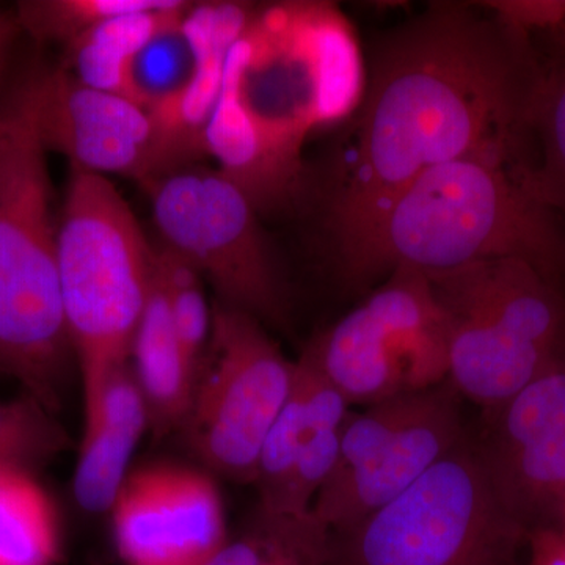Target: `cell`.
I'll return each mask as SVG.
<instances>
[{
	"label": "cell",
	"mask_w": 565,
	"mask_h": 565,
	"mask_svg": "<svg viewBox=\"0 0 565 565\" xmlns=\"http://www.w3.org/2000/svg\"><path fill=\"white\" fill-rule=\"evenodd\" d=\"M462 2H434L370 44L359 109L318 193L340 275L394 200L435 167L490 158L531 170L544 62L530 35Z\"/></svg>",
	"instance_id": "obj_1"
},
{
	"label": "cell",
	"mask_w": 565,
	"mask_h": 565,
	"mask_svg": "<svg viewBox=\"0 0 565 565\" xmlns=\"http://www.w3.org/2000/svg\"><path fill=\"white\" fill-rule=\"evenodd\" d=\"M503 258L530 263L557 282L565 274L563 218L535 195L527 170L467 158L408 185L341 277L367 288L399 266L433 277Z\"/></svg>",
	"instance_id": "obj_2"
},
{
	"label": "cell",
	"mask_w": 565,
	"mask_h": 565,
	"mask_svg": "<svg viewBox=\"0 0 565 565\" xmlns=\"http://www.w3.org/2000/svg\"><path fill=\"white\" fill-rule=\"evenodd\" d=\"M57 232L31 70L0 99V374L17 379L54 414L74 356Z\"/></svg>",
	"instance_id": "obj_3"
},
{
	"label": "cell",
	"mask_w": 565,
	"mask_h": 565,
	"mask_svg": "<svg viewBox=\"0 0 565 565\" xmlns=\"http://www.w3.org/2000/svg\"><path fill=\"white\" fill-rule=\"evenodd\" d=\"M527 533L465 440L392 503L330 533V565H520Z\"/></svg>",
	"instance_id": "obj_4"
},
{
	"label": "cell",
	"mask_w": 565,
	"mask_h": 565,
	"mask_svg": "<svg viewBox=\"0 0 565 565\" xmlns=\"http://www.w3.org/2000/svg\"><path fill=\"white\" fill-rule=\"evenodd\" d=\"M71 170L57 259L63 313L82 370L131 356L154 248L109 178Z\"/></svg>",
	"instance_id": "obj_5"
},
{
	"label": "cell",
	"mask_w": 565,
	"mask_h": 565,
	"mask_svg": "<svg viewBox=\"0 0 565 565\" xmlns=\"http://www.w3.org/2000/svg\"><path fill=\"white\" fill-rule=\"evenodd\" d=\"M221 90L264 131L302 143L359 98L355 50L323 7L273 9L230 47Z\"/></svg>",
	"instance_id": "obj_6"
},
{
	"label": "cell",
	"mask_w": 565,
	"mask_h": 565,
	"mask_svg": "<svg viewBox=\"0 0 565 565\" xmlns=\"http://www.w3.org/2000/svg\"><path fill=\"white\" fill-rule=\"evenodd\" d=\"M294 374L296 362L286 359L263 322L217 300L181 424L193 455L214 473L253 484Z\"/></svg>",
	"instance_id": "obj_7"
},
{
	"label": "cell",
	"mask_w": 565,
	"mask_h": 565,
	"mask_svg": "<svg viewBox=\"0 0 565 565\" xmlns=\"http://www.w3.org/2000/svg\"><path fill=\"white\" fill-rule=\"evenodd\" d=\"M145 191L163 245L207 278L218 302L259 322H286V294L259 212L221 170L188 163Z\"/></svg>",
	"instance_id": "obj_8"
},
{
	"label": "cell",
	"mask_w": 565,
	"mask_h": 565,
	"mask_svg": "<svg viewBox=\"0 0 565 565\" xmlns=\"http://www.w3.org/2000/svg\"><path fill=\"white\" fill-rule=\"evenodd\" d=\"M36 132L47 154L71 169L148 182L192 163L202 143L154 111L122 96L96 90L70 71L32 70Z\"/></svg>",
	"instance_id": "obj_9"
},
{
	"label": "cell",
	"mask_w": 565,
	"mask_h": 565,
	"mask_svg": "<svg viewBox=\"0 0 565 565\" xmlns=\"http://www.w3.org/2000/svg\"><path fill=\"white\" fill-rule=\"evenodd\" d=\"M110 512L125 565H206L230 539L217 486L181 465L129 473Z\"/></svg>",
	"instance_id": "obj_10"
},
{
	"label": "cell",
	"mask_w": 565,
	"mask_h": 565,
	"mask_svg": "<svg viewBox=\"0 0 565 565\" xmlns=\"http://www.w3.org/2000/svg\"><path fill=\"white\" fill-rule=\"evenodd\" d=\"M465 440L457 392L446 381L416 422L366 462L330 478L311 512L330 533L355 525L407 492Z\"/></svg>",
	"instance_id": "obj_11"
},
{
	"label": "cell",
	"mask_w": 565,
	"mask_h": 565,
	"mask_svg": "<svg viewBox=\"0 0 565 565\" xmlns=\"http://www.w3.org/2000/svg\"><path fill=\"white\" fill-rule=\"evenodd\" d=\"M427 278L441 300L467 305L527 344L564 355L565 296L530 263L492 259Z\"/></svg>",
	"instance_id": "obj_12"
},
{
	"label": "cell",
	"mask_w": 565,
	"mask_h": 565,
	"mask_svg": "<svg viewBox=\"0 0 565 565\" xmlns=\"http://www.w3.org/2000/svg\"><path fill=\"white\" fill-rule=\"evenodd\" d=\"M440 302L449 316L448 382L457 394L489 411L508 403L563 356L527 344L490 316L467 305Z\"/></svg>",
	"instance_id": "obj_13"
},
{
	"label": "cell",
	"mask_w": 565,
	"mask_h": 565,
	"mask_svg": "<svg viewBox=\"0 0 565 565\" xmlns=\"http://www.w3.org/2000/svg\"><path fill=\"white\" fill-rule=\"evenodd\" d=\"M362 305L403 356L416 392L448 381L449 316L426 275L396 267Z\"/></svg>",
	"instance_id": "obj_14"
},
{
	"label": "cell",
	"mask_w": 565,
	"mask_h": 565,
	"mask_svg": "<svg viewBox=\"0 0 565 565\" xmlns=\"http://www.w3.org/2000/svg\"><path fill=\"white\" fill-rule=\"evenodd\" d=\"M351 405L322 373L307 348L296 362L291 393L270 427L259 456L253 486L258 508L274 512L280 503L297 460L319 438L343 429Z\"/></svg>",
	"instance_id": "obj_15"
},
{
	"label": "cell",
	"mask_w": 565,
	"mask_h": 565,
	"mask_svg": "<svg viewBox=\"0 0 565 565\" xmlns=\"http://www.w3.org/2000/svg\"><path fill=\"white\" fill-rule=\"evenodd\" d=\"M307 349L351 407L416 392L403 356L363 305L313 338Z\"/></svg>",
	"instance_id": "obj_16"
},
{
	"label": "cell",
	"mask_w": 565,
	"mask_h": 565,
	"mask_svg": "<svg viewBox=\"0 0 565 565\" xmlns=\"http://www.w3.org/2000/svg\"><path fill=\"white\" fill-rule=\"evenodd\" d=\"M129 359L147 399L151 429L158 435L181 429L191 404L196 370L178 338L154 264Z\"/></svg>",
	"instance_id": "obj_17"
},
{
	"label": "cell",
	"mask_w": 565,
	"mask_h": 565,
	"mask_svg": "<svg viewBox=\"0 0 565 565\" xmlns=\"http://www.w3.org/2000/svg\"><path fill=\"white\" fill-rule=\"evenodd\" d=\"M479 452L501 500L527 530L534 519L535 526L541 519L542 526H556L565 505V434L514 451Z\"/></svg>",
	"instance_id": "obj_18"
},
{
	"label": "cell",
	"mask_w": 565,
	"mask_h": 565,
	"mask_svg": "<svg viewBox=\"0 0 565 565\" xmlns=\"http://www.w3.org/2000/svg\"><path fill=\"white\" fill-rule=\"evenodd\" d=\"M188 6L177 0L167 9L136 11L104 21L66 46L68 57L62 66L88 87L134 102L129 81L134 54Z\"/></svg>",
	"instance_id": "obj_19"
},
{
	"label": "cell",
	"mask_w": 565,
	"mask_h": 565,
	"mask_svg": "<svg viewBox=\"0 0 565 565\" xmlns=\"http://www.w3.org/2000/svg\"><path fill=\"white\" fill-rule=\"evenodd\" d=\"M189 10L191 3L170 18L134 54L129 65L134 102L158 114L170 126L199 76V52L185 28Z\"/></svg>",
	"instance_id": "obj_20"
},
{
	"label": "cell",
	"mask_w": 565,
	"mask_h": 565,
	"mask_svg": "<svg viewBox=\"0 0 565 565\" xmlns=\"http://www.w3.org/2000/svg\"><path fill=\"white\" fill-rule=\"evenodd\" d=\"M62 556L57 509L36 476L0 479V565H58Z\"/></svg>",
	"instance_id": "obj_21"
},
{
	"label": "cell",
	"mask_w": 565,
	"mask_h": 565,
	"mask_svg": "<svg viewBox=\"0 0 565 565\" xmlns=\"http://www.w3.org/2000/svg\"><path fill=\"white\" fill-rule=\"evenodd\" d=\"M330 537L313 512L285 515L258 508L206 565H330Z\"/></svg>",
	"instance_id": "obj_22"
},
{
	"label": "cell",
	"mask_w": 565,
	"mask_h": 565,
	"mask_svg": "<svg viewBox=\"0 0 565 565\" xmlns=\"http://www.w3.org/2000/svg\"><path fill=\"white\" fill-rule=\"evenodd\" d=\"M484 452H505L565 434V355L535 375L508 403L492 411Z\"/></svg>",
	"instance_id": "obj_23"
},
{
	"label": "cell",
	"mask_w": 565,
	"mask_h": 565,
	"mask_svg": "<svg viewBox=\"0 0 565 565\" xmlns=\"http://www.w3.org/2000/svg\"><path fill=\"white\" fill-rule=\"evenodd\" d=\"M531 188L565 218V54L544 62L533 118Z\"/></svg>",
	"instance_id": "obj_24"
},
{
	"label": "cell",
	"mask_w": 565,
	"mask_h": 565,
	"mask_svg": "<svg viewBox=\"0 0 565 565\" xmlns=\"http://www.w3.org/2000/svg\"><path fill=\"white\" fill-rule=\"evenodd\" d=\"M139 441L102 419L85 416L73 478L74 498L84 511H110L128 479Z\"/></svg>",
	"instance_id": "obj_25"
},
{
	"label": "cell",
	"mask_w": 565,
	"mask_h": 565,
	"mask_svg": "<svg viewBox=\"0 0 565 565\" xmlns=\"http://www.w3.org/2000/svg\"><path fill=\"white\" fill-rule=\"evenodd\" d=\"M68 448V434L54 418V412L31 394L0 399V479L35 476Z\"/></svg>",
	"instance_id": "obj_26"
},
{
	"label": "cell",
	"mask_w": 565,
	"mask_h": 565,
	"mask_svg": "<svg viewBox=\"0 0 565 565\" xmlns=\"http://www.w3.org/2000/svg\"><path fill=\"white\" fill-rule=\"evenodd\" d=\"M177 0H24L14 9L22 32L40 43L68 46L85 32L121 14L172 7Z\"/></svg>",
	"instance_id": "obj_27"
},
{
	"label": "cell",
	"mask_w": 565,
	"mask_h": 565,
	"mask_svg": "<svg viewBox=\"0 0 565 565\" xmlns=\"http://www.w3.org/2000/svg\"><path fill=\"white\" fill-rule=\"evenodd\" d=\"M440 385L399 394L370 405L362 414L351 412L341 430L340 455L330 478L366 462L382 446L416 422L434 403Z\"/></svg>",
	"instance_id": "obj_28"
},
{
	"label": "cell",
	"mask_w": 565,
	"mask_h": 565,
	"mask_svg": "<svg viewBox=\"0 0 565 565\" xmlns=\"http://www.w3.org/2000/svg\"><path fill=\"white\" fill-rule=\"evenodd\" d=\"M152 264L166 294L182 349L199 371L204 349L210 340L212 318V310L207 307L203 291V277L166 245L154 248Z\"/></svg>",
	"instance_id": "obj_29"
},
{
	"label": "cell",
	"mask_w": 565,
	"mask_h": 565,
	"mask_svg": "<svg viewBox=\"0 0 565 565\" xmlns=\"http://www.w3.org/2000/svg\"><path fill=\"white\" fill-rule=\"evenodd\" d=\"M489 9L531 35V32L552 33L565 20V2H490Z\"/></svg>",
	"instance_id": "obj_30"
},
{
	"label": "cell",
	"mask_w": 565,
	"mask_h": 565,
	"mask_svg": "<svg viewBox=\"0 0 565 565\" xmlns=\"http://www.w3.org/2000/svg\"><path fill=\"white\" fill-rule=\"evenodd\" d=\"M525 565H565V531L535 526L526 539Z\"/></svg>",
	"instance_id": "obj_31"
},
{
	"label": "cell",
	"mask_w": 565,
	"mask_h": 565,
	"mask_svg": "<svg viewBox=\"0 0 565 565\" xmlns=\"http://www.w3.org/2000/svg\"><path fill=\"white\" fill-rule=\"evenodd\" d=\"M22 33L14 11L0 9V99L7 90L11 61Z\"/></svg>",
	"instance_id": "obj_32"
},
{
	"label": "cell",
	"mask_w": 565,
	"mask_h": 565,
	"mask_svg": "<svg viewBox=\"0 0 565 565\" xmlns=\"http://www.w3.org/2000/svg\"><path fill=\"white\" fill-rule=\"evenodd\" d=\"M550 35L555 39L559 54H565V20L563 21V24H561L556 31L550 33Z\"/></svg>",
	"instance_id": "obj_33"
},
{
	"label": "cell",
	"mask_w": 565,
	"mask_h": 565,
	"mask_svg": "<svg viewBox=\"0 0 565 565\" xmlns=\"http://www.w3.org/2000/svg\"><path fill=\"white\" fill-rule=\"evenodd\" d=\"M556 527H559V530L565 531V505L563 512H561L559 520H557Z\"/></svg>",
	"instance_id": "obj_34"
}]
</instances>
